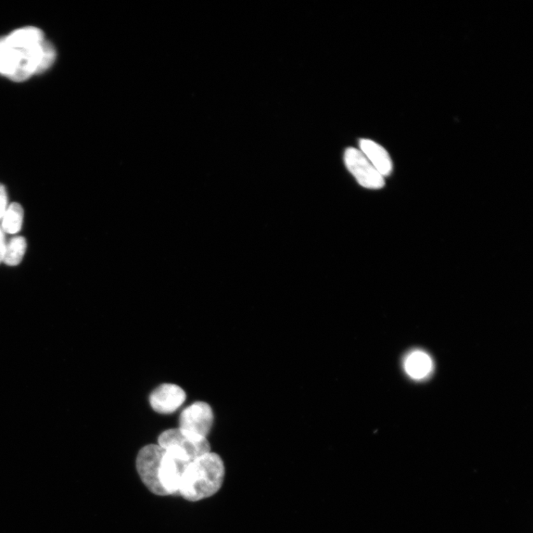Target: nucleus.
I'll list each match as a JSON object with an SVG mask.
<instances>
[{
    "instance_id": "obj_7",
    "label": "nucleus",
    "mask_w": 533,
    "mask_h": 533,
    "mask_svg": "<svg viewBox=\"0 0 533 533\" xmlns=\"http://www.w3.org/2000/svg\"><path fill=\"white\" fill-rule=\"evenodd\" d=\"M186 399L184 390L173 384L157 388L149 398L151 408L160 414H171L179 409Z\"/></svg>"
},
{
    "instance_id": "obj_3",
    "label": "nucleus",
    "mask_w": 533,
    "mask_h": 533,
    "mask_svg": "<svg viewBox=\"0 0 533 533\" xmlns=\"http://www.w3.org/2000/svg\"><path fill=\"white\" fill-rule=\"evenodd\" d=\"M158 444L164 449L174 448L181 451L192 462L211 452L207 438L188 433L180 428L164 431L159 437Z\"/></svg>"
},
{
    "instance_id": "obj_2",
    "label": "nucleus",
    "mask_w": 533,
    "mask_h": 533,
    "mask_svg": "<svg viewBox=\"0 0 533 533\" xmlns=\"http://www.w3.org/2000/svg\"><path fill=\"white\" fill-rule=\"evenodd\" d=\"M225 475V468L221 457L217 453H208L189 464L178 493L190 502L209 498L220 490Z\"/></svg>"
},
{
    "instance_id": "obj_9",
    "label": "nucleus",
    "mask_w": 533,
    "mask_h": 533,
    "mask_svg": "<svg viewBox=\"0 0 533 533\" xmlns=\"http://www.w3.org/2000/svg\"><path fill=\"white\" fill-rule=\"evenodd\" d=\"M406 373L413 379L427 378L434 371V362L430 355L422 350L411 351L404 359Z\"/></svg>"
},
{
    "instance_id": "obj_11",
    "label": "nucleus",
    "mask_w": 533,
    "mask_h": 533,
    "mask_svg": "<svg viewBox=\"0 0 533 533\" xmlns=\"http://www.w3.org/2000/svg\"><path fill=\"white\" fill-rule=\"evenodd\" d=\"M27 248V240L24 237H12L6 243L3 262L9 266L18 265L22 262Z\"/></svg>"
},
{
    "instance_id": "obj_6",
    "label": "nucleus",
    "mask_w": 533,
    "mask_h": 533,
    "mask_svg": "<svg viewBox=\"0 0 533 533\" xmlns=\"http://www.w3.org/2000/svg\"><path fill=\"white\" fill-rule=\"evenodd\" d=\"M213 422V413L211 406L206 402L197 401L182 412L179 428L188 433L207 438Z\"/></svg>"
},
{
    "instance_id": "obj_4",
    "label": "nucleus",
    "mask_w": 533,
    "mask_h": 533,
    "mask_svg": "<svg viewBox=\"0 0 533 533\" xmlns=\"http://www.w3.org/2000/svg\"><path fill=\"white\" fill-rule=\"evenodd\" d=\"M164 449L159 444H149L138 452L136 458V469L144 485L148 490L164 497V493L159 481L160 467Z\"/></svg>"
},
{
    "instance_id": "obj_1",
    "label": "nucleus",
    "mask_w": 533,
    "mask_h": 533,
    "mask_svg": "<svg viewBox=\"0 0 533 533\" xmlns=\"http://www.w3.org/2000/svg\"><path fill=\"white\" fill-rule=\"evenodd\" d=\"M56 50L36 27H24L0 38V74L14 82L27 80L54 64Z\"/></svg>"
},
{
    "instance_id": "obj_8",
    "label": "nucleus",
    "mask_w": 533,
    "mask_h": 533,
    "mask_svg": "<svg viewBox=\"0 0 533 533\" xmlns=\"http://www.w3.org/2000/svg\"><path fill=\"white\" fill-rule=\"evenodd\" d=\"M360 151L371 162L375 169L384 177L392 171V162L388 151L383 147L371 141L362 138L360 143Z\"/></svg>"
},
{
    "instance_id": "obj_10",
    "label": "nucleus",
    "mask_w": 533,
    "mask_h": 533,
    "mask_svg": "<svg viewBox=\"0 0 533 533\" xmlns=\"http://www.w3.org/2000/svg\"><path fill=\"white\" fill-rule=\"evenodd\" d=\"M24 211L18 203H12L8 206L2 218L1 227L4 233L15 234L21 230Z\"/></svg>"
},
{
    "instance_id": "obj_5",
    "label": "nucleus",
    "mask_w": 533,
    "mask_h": 533,
    "mask_svg": "<svg viewBox=\"0 0 533 533\" xmlns=\"http://www.w3.org/2000/svg\"><path fill=\"white\" fill-rule=\"evenodd\" d=\"M345 162L349 171L362 187L380 189L385 186V177L375 169L360 150L348 148L345 153Z\"/></svg>"
},
{
    "instance_id": "obj_13",
    "label": "nucleus",
    "mask_w": 533,
    "mask_h": 533,
    "mask_svg": "<svg viewBox=\"0 0 533 533\" xmlns=\"http://www.w3.org/2000/svg\"><path fill=\"white\" fill-rule=\"evenodd\" d=\"M6 237L1 227H0V263L3 260L5 250H6Z\"/></svg>"
},
{
    "instance_id": "obj_12",
    "label": "nucleus",
    "mask_w": 533,
    "mask_h": 533,
    "mask_svg": "<svg viewBox=\"0 0 533 533\" xmlns=\"http://www.w3.org/2000/svg\"><path fill=\"white\" fill-rule=\"evenodd\" d=\"M8 208V196L6 187L0 184V220H2Z\"/></svg>"
}]
</instances>
